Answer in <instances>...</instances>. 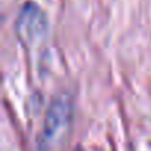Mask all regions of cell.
<instances>
[{"label":"cell","mask_w":151,"mask_h":151,"mask_svg":"<svg viewBox=\"0 0 151 151\" xmlns=\"http://www.w3.org/2000/svg\"><path fill=\"white\" fill-rule=\"evenodd\" d=\"M76 151H83V150H80V148H77V150H76Z\"/></svg>","instance_id":"3"},{"label":"cell","mask_w":151,"mask_h":151,"mask_svg":"<svg viewBox=\"0 0 151 151\" xmlns=\"http://www.w3.org/2000/svg\"><path fill=\"white\" fill-rule=\"evenodd\" d=\"M17 31L22 43L30 45L42 37L46 31V17L43 11L33 2H28L22 6L18 21Z\"/></svg>","instance_id":"2"},{"label":"cell","mask_w":151,"mask_h":151,"mask_svg":"<svg viewBox=\"0 0 151 151\" xmlns=\"http://www.w3.org/2000/svg\"><path fill=\"white\" fill-rule=\"evenodd\" d=\"M71 104L67 99L58 98L52 102L39 136V151H55L62 145L71 127Z\"/></svg>","instance_id":"1"}]
</instances>
